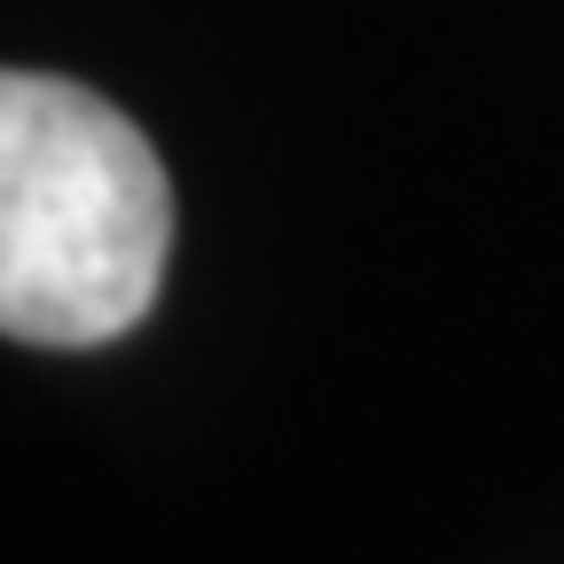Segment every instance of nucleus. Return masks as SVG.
Wrapping results in <instances>:
<instances>
[{"label":"nucleus","mask_w":564,"mask_h":564,"mask_svg":"<svg viewBox=\"0 0 564 564\" xmlns=\"http://www.w3.org/2000/svg\"><path fill=\"white\" fill-rule=\"evenodd\" d=\"M173 181L118 102L0 70V337L110 345L158 306Z\"/></svg>","instance_id":"f257e3e1"}]
</instances>
